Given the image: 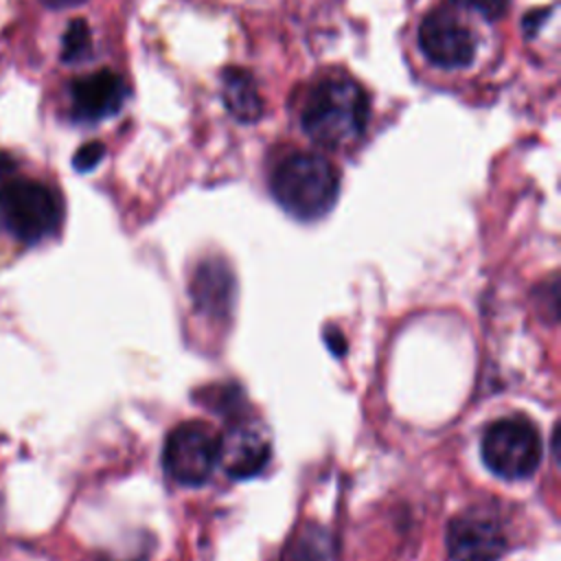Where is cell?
Here are the masks:
<instances>
[{"label":"cell","instance_id":"obj_1","mask_svg":"<svg viewBox=\"0 0 561 561\" xmlns=\"http://www.w3.org/2000/svg\"><path fill=\"white\" fill-rule=\"evenodd\" d=\"M368 123V96L348 77H327L309 94L302 129L318 145L335 149L362 136Z\"/></svg>","mask_w":561,"mask_h":561},{"label":"cell","instance_id":"obj_2","mask_svg":"<svg viewBox=\"0 0 561 561\" xmlns=\"http://www.w3.org/2000/svg\"><path fill=\"white\" fill-rule=\"evenodd\" d=\"M274 199L302 221L327 215L340 191L337 169L322 156L300 151L283 158L270 180Z\"/></svg>","mask_w":561,"mask_h":561},{"label":"cell","instance_id":"obj_3","mask_svg":"<svg viewBox=\"0 0 561 561\" xmlns=\"http://www.w3.org/2000/svg\"><path fill=\"white\" fill-rule=\"evenodd\" d=\"M61 221L57 195L35 180H11L0 186V228L33 245L55 234Z\"/></svg>","mask_w":561,"mask_h":561},{"label":"cell","instance_id":"obj_4","mask_svg":"<svg viewBox=\"0 0 561 561\" xmlns=\"http://www.w3.org/2000/svg\"><path fill=\"white\" fill-rule=\"evenodd\" d=\"M484 465L504 480H526L541 462V436L537 427L522 416L493 421L480 443Z\"/></svg>","mask_w":561,"mask_h":561},{"label":"cell","instance_id":"obj_5","mask_svg":"<svg viewBox=\"0 0 561 561\" xmlns=\"http://www.w3.org/2000/svg\"><path fill=\"white\" fill-rule=\"evenodd\" d=\"M221 436L204 421H184L175 425L162 449L167 476L182 486H202L219 465Z\"/></svg>","mask_w":561,"mask_h":561},{"label":"cell","instance_id":"obj_6","mask_svg":"<svg viewBox=\"0 0 561 561\" xmlns=\"http://www.w3.org/2000/svg\"><path fill=\"white\" fill-rule=\"evenodd\" d=\"M506 548L504 524L489 508H469L447 528V550L454 561H500Z\"/></svg>","mask_w":561,"mask_h":561},{"label":"cell","instance_id":"obj_7","mask_svg":"<svg viewBox=\"0 0 561 561\" xmlns=\"http://www.w3.org/2000/svg\"><path fill=\"white\" fill-rule=\"evenodd\" d=\"M419 46L423 55L440 68H465L476 57L473 33L449 13H430L419 26Z\"/></svg>","mask_w":561,"mask_h":561},{"label":"cell","instance_id":"obj_8","mask_svg":"<svg viewBox=\"0 0 561 561\" xmlns=\"http://www.w3.org/2000/svg\"><path fill=\"white\" fill-rule=\"evenodd\" d=\"M127 94V83L112 70H96L79 77L70 83L72 118L79 123H99L110 118L123 107Z\"/></svg>","mask_w":561,"mask_h":561},{"label":"cell","instance_id":"obj_9","mask_svg":"<svg viewBox=\"0 0 561 561\" xmlns=\"http://www.w3.org/2000/svg\"><path fill=\"white\" fill-rule=\"evenodd\" d=\"M270 460V440L250 423H234L221 436L219 462L232 478L256 476Z\"/></svg>","mask_w":561,"mask_h":561},{"label":"cell","instance_id":"obj_10","mask_svg":"<svg viewBox=\"0 0 561 561\" xmlns=\"http://www.w3.org/2000/svg\"><path fill=\"white\" fill-rule=\"evenodd\" d=\"M191 298L210 318H224L234 298V276L224 259H204L191 278Z\"/></svg>","mask_w":561,"mask_h":561},{"label":"cell","instance_id":"obj_11","mask_svg":"<svg viewBox=\"0 0 561 561\" xmlns=\"http://www.w3.org/2000/svg\"><path fill=\"white\" fill-rule=\"evenodd\" d=\"M221 96L226 110L239 123H256L263 114V99L256 81L243 68H226L221 72Z\"/></svg>","mask_w":561,"mask_h":561},{"label":"cell","instance_id":"obj_12","mask_svg":"<svg viewBox=\"0 0 561 561\" xmlns=\"http://www.w3.org/2000/svg\"><path fill=\"white\" fill-rule=\"evenodd\" d=\"M331 537L322 526H305L285 550V561H329Z\"/></svg>","mask_w":561,"mask_h":561},{"label":"cell","instance_id":"obj_13","mask_svg":"<svg viewBox=\"0 0 561 561\" xmlns=\"http://www.w3.org/2000/svg\"><path fill=\"white\" fill-rule=\"evenodd\" d=\"M92 50V33L85 20H72L61 37V59L66 64H79L90 57Z\"/></svg>","mask_w":561,"mask_h":561},{"label":"cell","instance_id":"obj_14","mask_svg":"<svg viewBox=\"0 0 561 561\" xmlns=\"http://www.w3.org/2000/svg\"><path fill=\"white\" fill-rule=\"evenodd\" d=\"M105 156V145L99 142V140H92V142H85L83 147L77 149L75 158H72V164L77 171L85 173V171H92Z\"/></svg>","mask_w":561,"mask_h":561},{"label":"cell","instance_id":"obj_15","mask_svg":"<svg viewBox=\"0 0 561 561\" xmlns=\"http://www.w3.org/2000/svg\"><path fill=\"white\" fill-rule=\"evenodd\" d=\"M454 2L465 9L478 11L486 20H500L508 9V0H454Z\"/></svg>","mask_w":561,"mask_h":561},{"label":"cell","instance_id":"obj_16","mask_svg":"<svg viewBox=\"0 0 561 561\" xmlns=\"http://www.w3.org/2000/svg\"><path fill=\"white\" fill-rule=\"evenodd\" d=\"M46 7H50V9H68V7H77V4H81V2H85V0H42Z\"/></svg>","mask_w":561,"mask_h":561}]
</instances>
